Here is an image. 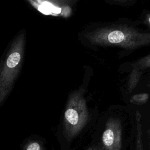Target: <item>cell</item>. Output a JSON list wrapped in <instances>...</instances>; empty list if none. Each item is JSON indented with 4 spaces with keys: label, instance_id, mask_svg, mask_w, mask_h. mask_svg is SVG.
I'll list each match as a JSON object with an SVG mask.
<instances>
[{
    "label": "cell",
    "instance_id": "9",
    "mask_svg": "<svg viewBox=\"0 0 150 150\" xmlns=\"http://www.w3.org/2000/svg\"><path fill=\"white\" fill-rule=\"evenodd\" d=\"M24 150H43V148L39 142L32 141L25 145Z\"/></svg>",
    "mask_w": 150,
    "mask_h": 150
},
{
    "label": "cell",
    "instance_id": "13",
    "mask_svg": "<svg viewBox=\"0 0 150 150\" xmlns=\"http://www.w3.org/2000/svg\"><path fill=\"white\" fill-rule=\"evenodd\" d=\"M148 135H149V150H150V128H149V129L148 131Z\"/></svg>",
    "mask_w": 150,
    "mask_h": 150
},
{
    "label": "cell",
    "instance_id": "8",
    "mask_svg": "<svg viewBox=\"0 0 150 150\" xmlns=\"http://www.w3.org/2000/svg\"><path fill=\"white\" fill-rule=\"evenodd\" d=\"M149 97V95L146 93H138L133 95L130 100L129 101L131 103L136 104V105H142L145 104Z\"/></svg>",
    "mask_w": 150,
    "mask_h": 150
},
{
    "label": "cell",
    "instance_id": "6",
    "mask_svg": "<svg viewBox=\"0 0 150 150\" xmlns=\"http://www.w3.org/2000/svg\"><path fill=\"white\" fill-rule=\"evenodd\" d=\"M131 71L129 74L128 81V90L129 93L132 92L137 86L144 73V71L150 68V53L131 63Z\"/></svg>",
    "mask_w": 150,
    "mask_h": 150
},
{
    "label": "cell",
    "instance_id": "11",
    "mask_svg": "<svg viewBox=\"0 0 150 150\" xmlns=\"http://www.w3.org/2000/svg\"><path fill=\"white\" fill-rule=\"evenodd\" d=\"M145 23L150 27V13H147L145 17Z\"/></svg>",
    "mask_w": 150,
    "mask_h": 150
},
{
    "label": "cell",
    "instance_id": "2",
    "mask_svg": "<svg viewBox=\"0 0 150 150\" xmlns=\"http://www.w3.org/2000/svg\"><path fill=\"white\" fill-rule=\"evenodd\" d=\"M26 36L21 31L12 41L0 72V105L11 92L21 69Z\"/></svg>",
    "mask_w": 150,
    "mask_h": 150
},
{
    "label": "cell",
    "instance_id": "10",
    "mask_svg": "<svg viewBox=\"0 0 150 150\" xmlns=\"http://www.w3.org/2000/svg\"><path fill=\"white\" fill-rule=\"evenodd\" d=\"M88 150H104V149L102 145L99 144V145H96L92 146Z\"/></svg>",
    "mask_w": 150,
    "mask_h": 150
},
{
    "label": "cell",
    "instance_id": "12",
    "mask_svg": "<svg viewBox=\"0 0 150 150\" xmlns=\"http://www.w3.org/2000/svg\"><path fill=\"white\" fill-rule=\"evenodd\" d=\"M114 1H117V2H126L129 1L131 0H114Z\"/></svg>",
    "mask_w": 150,
    "mask_h": 150
},
{
    "label": "cell",
    "instance_id": "4",
    "mask_svg": "<svg viewBox=\"0 0 150 150\" xmlns=\"http://www.w3.org/2000/svg\"><path fill=\"white\" fill-rule=\"evenodd\" d=\"M41 13L53 16L69 18L77 0H26Z\"/></svg>",
    "mask_w": 150,
    "mask_h": 150
},
{
    "label": "cell",
    "instance_id": "15",
    "mask_svg": "<svg viewBox=\"0 0 150 150\" xmlns=\"http://www.w3.org/2000/svg\"><path fill=\"white\" fill-rule=\"evenodd\" d=\"M147 86H148L149 87H150V80L148 81V83L147 84Z\"/></svg>",
    "mask_w": 150,
    "mask_h": 150
},
{
    "label": "cell",
    "instance_id": "5",
    "mask_svg": "<svg viewBox=\"0 0 150 150\" xmlns=\"http://www.w3.org/2000/svg\"><path fill=\"white\" fill-rule=\"evenodd\" d=\"M102 145L104 150H121L122 124L117 117H110L107 121L102 134Z\"/></svg>",
    "mask_w": 150,
    "mask_h": 150
},
{
    "label": "cell",
    "instance_id": "3",
    "mask_svg": "<svg viewBox=\"0 0 150 150\" xmlns=\"http://www.w3.org/2000/svg\"><path fill=\"white\" fill-rule=\"evenodd\" d=\"M88 111L80 89L73 91L69 97L63 117V134L70 141L81 131L88 120Z\"/></svg>",
    "mask_w": 150,
    "mask_h": 150
},
{
    "label": "cell",
    "instance_id": "1",
    "mask_svg": "<svg viewBox=\"0 0 150 150\" xmlns=\"http://www.w3.org/2000/svg\"><path fill=\"white\" fill-rule=\"evenodd\" d=\"M93 45L116 46L134 50L150 45V33L126 25H110L99 27L84 35Z\"/></svg>",
    "mask_w": 150,
    "mask_h": 150
},
{
    "label": "cell",
    "instance_id": "14",
    "mask_svg": "<svg viewBox=\"0 0 150 150\" xmlns=\"http://www.w3.org/2000/svg\"><path fill=\"white\" fill-rule=\"evenodd\" d=\"M2 64H3V63H2V62H1V63H0V72H1V68H2Z\"/></svg>",
    "mask_w": 150,
    "mask_h": 150
},
{
    "label": "cell",
    "instance_id": "7",
    "mask_svg": "<svg viewBox=\"0 0 150 150\" xmlns=\"http://www.w3.org/2000/svg\"><path fill=\"white\" fill-rule=\"evenodd\" d=\"M136 137L135 150H144L142 143V131L141 122V114L139 111L135 112Z\"/></svg>",
    "mask_w": 150,
    "mask_h": 150
}]
</instances>
